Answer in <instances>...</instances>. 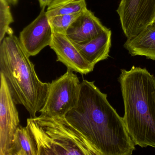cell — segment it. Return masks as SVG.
<instances>
[{"mask_svg": "<svg viewBox=\"0 0 155 155\" xmlns=\"http://www.w3.org/2000/svg\"><path fill=\"white\" fill-rule=\"evenodd\" d=\"M117 12L124 34L130 38L152 24L155 0H120Z\"/></svg>", "mask_w": 155, "mask_h": 155, "instance_id": "8992f818", "label": "cell"}, {"mask_svg": "<svg viewBox=\"0 0 155 155\" xmlns=\"http://www.w3.org/2000/svg\"><path fill=\"white\" fill-rule=\"evenodd\" d=\"M38 1L40 6L41 8L44 7L46 8L48 7L51 1V0H38Z\"/></svg>", "mask_w": 155, "mask_h": 155, "instance_id": "e0dca14e", "label": "cell"}, {"mask_svg": "<svg viewBox=\"0 0 155 155\" xmlns=\"http://www.w3.org/2000/svg\"><path fill=\"white\" fill-rule=\"evenodd\" d=\"M50 47L57 55L58 61L67 68L81 75L92 72L94 67L83 58L75 43L66 34L53 32Z\"/></svg>", "mask_w": 155, "mask_h": 155, "instance_id": "9c48e42d", "label": "cell"}, {"mask_svg": "<svg viewBox=\"0 0 155 155\" xmlns=\"http://www.w3.org/2000/svg\"><path fill=\"white\" fill-rule=\"evenodd\" d=\"M86 0H51L46 13L48 18L74 14L87 9Z\"/></svg>", "mask_w": 155, "mask_h": 155, "instance_id": "5bb4252c", "label": "cell"}, {"mask_svg": "<svg viewBox=\"0 0 155 155\" xmlns=\"http://www.w3.org/2000/svg\"><path fill=\"white\" fill-rule=\"evenodd\" d=\"M27 125L37 141L38 155H99L66 117L40 115L28 118Z\"/></svg>", "mask_w": 155, "mask_h": 155, "instance_id": "277c9868", "label": "cell"}, {"mask_svg": "<svg viewBox=\"0 0 155 155\" xmlns=\"http://www.w3.org/2000/svg\"><path fill=\"white\" fill-rule=\"evenodd\" d=\"M0 75V155H8L13 136L20 125L17 104L5 78Z\"/></svg>", "mask_w": 155, "mask_h": 155, "instance_id": "52a82bcc", "label": "cell"}, {"mask_svg": "<svg viewBox=\"0 0 155 155\" xmlns=\"http://www.w3.org/2000/svg\"><path fill=\"white\" fill-rule=\"evenodd\" d=\"M75 44L85 60L95 67L98 62L107 59L109 56L111 31L107 28L90 41L85 44Z\"/></svg>", "mask_w": 155, "mask_h": 155, "instance_id": "8fae6325", "label": "cell"}, {"mask_svg": "<svg viewBox=\"0 0 155 155\" xmlns=\"http://www.w3.org/2000/svg\"><path fill=\"white\" fill-rule=\"evenodd\" d=\"M7 1L10 4H12V5H17V3L18 2V0H7Z\"/></svg>", "mask_w": 155, "mask_h": 155, "instance_id": "ac0fdd59", "label": "cell"}, {"mask_svg": "<svg viewBox=\"0 0 155 155\" xmlns=\"http://www.w3.org/2000/svg\"><path fill=\"white\" fill-rule=\"evenodd\" d=\"M30 57L14 34L0 42V73L16 104L22 105L31 117H35L46 102L49 83L39 79Z\"/></svg>", "mask_w": 155, "mask_h": 155, "instance_id": "3957f363", "label": "cell"}, {"mask_svg": "<svg viewBox=\"0 0 155 155\" xmlns=\"http://www.w3.org/2000/svg\"><path fill=\"white\" fill-rule=\"evenodd\" d=\"M8 155H38V145L28 126H20L13 136Z\"/></svg>", "mask_w": 155, "mask_h": 155, "instance_id": "4fadbf2b", "label": "cell"}, {"mask_svg": "<svg viewBox=\"0 0 155 155\" xmlns=\"http://www.w3.org/2000/svg\"><path fill=\"white\" fill-rule=\"evenodd\" d=\"M45 8H42L38 17L20 33V42L30 57L38 54L52 41L53 31Z\"/></svg>", "mask_w": 155, "mask_h": 155, "instance_id": "ba28073f", "label": "cell"}, {"mask_svg": "<svg viewBox=\"0 0 155 155\" xmlns=\"http://www.w3.org/2000/svg\"><path fill=\"white\" fill-rule=\"evenodd\" d=\"M9 4L7 0H0V42L5 38L6 34L11 35L14 33L10 27L14 21Z\"/></svg>", "mask_w": 155, "mask_h": 155, "instance_id": "9a60e30c", "label": "cell"}, {"mask_svg": "<svg viewBox=\"0 0 155 155\" xmlns=\"http://www.w3.org/2000/svg\"><path fill=\"white\" fill-rule=\"evenodd\" d=\"M81 13L58 15L48 18L53 32L66 34L68 29Z\"/></svg>", "mask_w": 155, "mask_h": 155, "instance_id": "2e32d148", "label": "cell"}, {"mask_svg": "<svg viewBox=\"0 0 155 155\" xmlns=\"http://www.w3.org/2000/svg\"><path fill=\"white\" fill-rule=\"evenodd\" d=\"M152 24H153V25H155V17L154 18V21H153V22H152Z\"/></svg>", "mask_w": 155, "mask_h": 155, "instance_id": "d6986e66", "label": "cell"}, {"mask_svg": "<svg viewBox=\"0 0 155 155\" xmlns=\"http://www.w3.org/2000/svg\"><path fill=\"white\" fill-rule=\"evenodd\" d=\"M124 47L132 56L155 61V26L150 24L135 37L127 39Z\"/></svg>", "mask_w": 155, "mask_h": 155, "instance_id": "7c38bea8", "label": "cell"}, {"mask_svg": "<svg viewBox=\"0 0 155 155\" xmlns=\"http://www.w3.org/2000/svg\"><path fill=\"white\" fill-rule=\"evenodd\" d=\"M94 81L81 82L77 107L66 115L68 122L91 143L99 155H131L135 145L119 116Z\"/></svg>", "mask_w": 155, "mask_h": 155, "instance_id": "6da1fadb", "label": "cell"}, {"mask_svg": "<svg viewBox=\"0 0 155 155\" xmlns=\"http://www.w3.org/2000/svg\"><path fill=\"white\" fill-rule=\"evenodd\" d=\"M81 87L77 75L68 69L65 74L49 83L46 102L39 111L41 115L66 117L78 105Z\"/></svg>", "mask_w": 155, "mask_h": 155, "instance_id": "5b68a950", "label": "cell"}, {"mask_svg": "<svg viewBox=\"0 0 155 155\" xmlns=\"http://www.w3.org/2000/svg\"><path fill=\"white\" fill-rule=\"evenodd\" d=\"M120 71L127 131L135 145L155 148V77L145 68L134 66Z\"/></svg>", "mask_w": 155, "mask_h": 155, "instance_id": "7a4b0ae2", "label": "cell"}, {"mask_svg": "<svg viewBox=\"0 0 155 155\" xmlns=\"http://www.w3.org/2000/svg\"><path fill=\"white\" fill-rule=\"evenodd\" d=\"M107 28L87 9L71 24L66 34L76 44H83L97 37Z\"/></svg>", "mask_w": 155, "mask_h": 155, "instance_id": "30bf717a", "label": "cell"}]
</instances>
